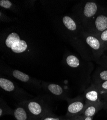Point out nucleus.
I'll use <instances>...</instances> for the list:
<instances>
[{
    "mask_svg": "<svg viewBox=\"0 0 107 120\" xmlns=\"http://www.w3.org/2000/svg\"><path fill=\"white\" fill-rule=\"evenodd\" d=\"M47 44L37 29L25 24L13 25L0 33L3 60L14 65L30 67L45 64L49 60Z\"/></svg>",
    "mask_w": 107,
    "mask_h": 120,
    "instance_id": "nucleus-1",
    "label": "nucleus"
},
{
    "mask_svg": "<svg viewBox=\"0 0 107 120\" xmlns=\"http://www.w3.org/2000/svg\"><path fill=\"white\" fill-rule=\"evenodd\" d=\"M53 25L57 33L86 61H95L91 51L87 46L83 38L85 29L81 23L73 14L54 17Z\"/></svg>",
    "mask_w": 107,
    "mask_h": 120,
    "instance_id": "nucleus-2",
    "label": "nucleus"
},
{
    "mask_svg": "<svg viewBox=\"0 0 107 120\" xmlns=\"http://www.w3.org/2000/svg\"><path fill=\"white\" fill-rule=\"evenodd\" d=\"M63 70L81 89L87 88L94 68L91 61H86L70 51L64 52L61 62Z\"/></svg>",
    "mask_w": 107,
    "mask_h": 120,
    "instance_id": "nucleus-3",
    "label": "nucleus"
},
{
    "mask_svg": "<svg viewBox=\"0 0 107 120\" xmlns=\"http://www.w3.org/2000/svg\"><path fill=\"white\" fill-rule=\"evenodd\" d=\"M104 8L95 1H81L72 9V14L79 20L83 27L95 17Z\"/></svg>",
    "mask_w": 107,
    "mask_h": 120,
    "instance_id": "nucleus-4",
    "label": "nucleus"
},
{
    "mask_svg": "<svg viewBox=\"0 0 107 120\" xmlns=\"http://www.w3.org/2000/svg\"><path fill=\"white\" fill-rule=\"evenodd\" d=\"M0 71L2 74L11 77L31 88L40 90L42 89L41 82L40 80L32 77L28 75L8 66L1 59L0 62Z\"/></svg>",
    "mask_w": 107,
    "mask_h": 120,
    "instance_id": "nucleus-5",
    "label": "nucleus"
},
{
    "mask_svg": "<svg viewBox=\"0 0 107 120\" xmlns=\"http://www.w3.org/2000/svg\"><path fill=\"white\" fill-rule=\"evenodd\" d=\"M45 98L41 97L32 98L21 102L33 118L41 120L46 114L52 112L49 102L45 99Z\"/></svg>",
    "mask_w": 107,
    "mask_h": 120,
    "instance_id": "nucleus-6",
    "label": "nucleus"
},
{
    "mask_svg": "<svg viewBox=\"0 0 107 120\" xmlns=\"http://www.w3.org/2000/svg\"><path fill=\"white\" fill-rule=\"evenodd\" d=\"M0 87L7 94L14 98L19 102H21L33 98V96L18 86L7 78L0 77Z\"/></svg>",
    "mask_w": 107,
    "mask_h": 120,
    "instance_id": "nucleus-7",
    "label": "nucleus"
},
{
    "mask_svg": "<svg viewBox=\"0 0 107 120\" xmlns=\"http://www.w3.org/2000/svg\"><path fill=\"white\" fill-rule=\"evenodd\" d=\"M87 32L97 35L107 29V8H104L84 27Z\"/></svg>",
    "mask_w": 107,
    "mask_h": 120,
    "instance_id": "nucleus-8",
    "label": "nucleus"
},
{
    "mask_svg": "<svg viewBox=\"0 0 107 120\" xmlns=\"http://www.w3.org/2000/svg\"><path fill=\"white\" fill-rule=\"evenodd\" d=\"M83 38L87 46L91 51L95 62H96L104 54L105 47L100 39L96 35L84 30Z\"/></svg>",
    "mask_w": 107,
    "mask_h": 120,
    "instance_id": "nucleus-9",
    "label": "nucleus"
},
{
    "mask_svg": "<svg viewBox=\"0 0 107 120\" xmlns=\"http://www.w3.org/2000/svg\"><path fill=\"white\" fill-rule=\"evenodd\" d=\"M42 89L52 98L67 101L69 98L68 91L63 86L57 84L42 81Z\"/></svg>",
    "mask_w": 107,
    "mask_h": 120,
    "instance_id": "nucleus-10",
    "label": "nucleus"
},
{
    "mask_svg": "<svg viewBox=\"0 0 107 120\" xmlns=\"http://www.w3.org/2000/svg\"><path fill=\"white\" fill-rule=\"evenodd\" d=\"M66 101L68 107L65 116L74 118L83 114L86 106L83 96H79L74 98H69Z\"/></svg>",
    "mask_w": 107,
    "mask_h": 120,
    "instance_id": "nucleus-11",
    "label": "nucleus"
},
{
    "mask_svg": "<svg viewBox=\"0 0 107 120\" xmlns=\"http://www.w3.org/2000/svg\"><path fill=\"white\" fill-rule=\"evenodd\" d=\"M83 97L86 104L98 103L104 101L98 87L93 83L85 90Z\"/></svg>",
    "mask_w": 107,
    "mask_h": 120,
    "instance_id": "nucleus-12",
    "label": "nucleus"
},
{
    "mask_svg": "<svg viewBox=\"0 0 107 120\" xmlns=\"http://www.w3.org/2000/svg\"><path fill=\"white\" fill-rule=\"evenodd\" d=\"M107 105V102L104 101L96 103L86 104L85 109L82 115H83L84 117H94L100 110L105 109Z\"/></svg>",
    "mask_w": 107,
    "mask_h": 120,
    "instance_id": "nucleus-13",
    "label": "nucleus"
},
{
    "mask_svg": "<svg viewBox=\"0 0 107 120\" xmlns=\"http://www.w3.org/2000/svg\"><path fill=\"white\" fill-rule=\"evenodd\" d=\"M0 7L3 9L11 11L19 16H23L24 15L22 8L16 2H13L9 0H1Z\"/></svg>",
    "mask_w": 107,
    "mask_h": 120,
    "instance_id": "nucleus-14",
    "label": "nucleus"
},
{
    "mask_svg": "<svg viewBox=\"0 0 107 120\" xmlns=\"http://www.w3.org/2000/svg\"><path fill=\"white\" fill-rule=\"evenodd\" d=\"M15 120H30L33 118L29 113L26 108L22 102H19L14 109L13 116Z\"/></svg>",
    "mask_w": 107,
    "mask_h": 120,
    "instance_id": "nucleus-15",
    "label": "nucleus"
},
{
    "mask_svg": "<svg viewBox=\"0 0 107 120\" xmlns=\"http://www.w3.org/2000/svg\"><path fill=\"white\" fill-rule=\"evenodd\" d=\"M92 78V83L95 85H98L107 81V69L100 66L95 71Z\"/></svg>",
    "mask_w": 107,
    "mask_h": 120,
    "instance_id": "nucleus-16",
    "label": "nucleus"
},
{
    "mask_svg": "<svg viewBox=\"0 0 107 120\" xmlns=\"http://www.w3.org/2000/svg\"><path fill=\"white\" fill-rule=\"evenodd\" d=\"M41 3L45 10L48 13L61 11L62 9H63L64 7V2L62 1L51 2L42 1H41Z\"/></svg>",
    "mask_w": 107,
    "mask_h": 120,
    "instance_id": "nucleus-17",
    "label": "nucleus"
},
{
    "mask_svg": "<svg viewBox=\"0 0 107 120\" xmlns=\"http://www.w3.org/2000/svg\"><path fill=\"white\" fill-rule=\"evenodd\" d=\"M14 110L9 106L6 101L2 98H0V117L10 115L13 116Z\"/></svg>",
    "mask_w": 107,
    "mask_h": 120,
    "instance_id": "nucleus-18",
    "label": "nucleus"
},
{
    "mask_svg": "<svg viewBox=\"0 0 107 120\" xmlns=\"http://www.w3.org/2000/svg\"><path fill=\"white\" fill-rule=\"evenodd\" d=\"M74 118H68L65 115L64 116H59L52 112L44 115L41 118V120H72Z\"/></svg>",
    "mask_w": 107,
    "mask_h": 120,
    "instance_id": "nucleus-19",
    "label": "nucleus"
},
{
    "mask_svg": "<svg viewBox=\"0 0 107 120\" xmlns=\"http://www.w3.org/2000/svg\"><path fill=\"white\" fill-rule=\"evenodd\" d=\"M95 85L98 87L103 101L107 102V81Z\"/></svg>",
    "mask_w": 107,
    "mask_h": 120,
    "instance_id": "nucleus-20",
    "label": "nucleus"
},
{
    "mask_svg": "<svg viewBox=\"0 0 107 120\" xmlns=\"http://www.w3.org/2000/svg\"><path fill=\"white\" fill-rule=\"evenodd\" d=\"M17 20L15 18H11L9 16L7 15L2 10V9L0 10V21L3 23H8L15 21Z\"/></svg>",
    "mask_w": 107,
    "mask_h": 120,
    "instance_id": "nucleus-21",
    "label": "nucleus"
},
{
    "mask_svg": "<svg viewBox=\"0 0 107 120\" xmlns=\"http://www.w3.org/2000/svg\"><path fill=\"white\" fill-rule=\"evenodd\" d=\"M17 3H19V5L21 7L23 6L24 8L31 9L34 8L36 1H31V0H30V1H25L22 2H19Z\"/></svg>",
    "mask_w": 107,
    "mask_h": 120,
    "instance_id": "nucleus-22",
    "label": "nucleus"
},
{
    "mask_svg": "<svg viewBox=\"0 0 107 120\" xmlns=\"http://www.w3.org/2000/svg\"><path fill=\"white\" fill-rule=\"evenodd\" d=\"M96 35L98 37L105 47L107 45V29Z\"/></svg>",
    "mask_w": 107,
    "mask_h": 120,
    "instance_id": "nucleus-23",
    "label": "nucleus"
},
{
    "mask_svg": "<svg viewBox=\"0 0 107 120\" xmlns=\"http://www.w3.org/2000/svg\"><path fill=\"white\" fill-rule=\"evenodd\" d=\"M96 63L100 66L107 69V55L104 54Z\"/></svg>",
    "mask_w": 107,
    "mask_h": 120,
    "instance_id": "nucleus-24",
    "label": "nucleus"
},
{
    "mask_svg": "<svg viewBox=\"0 0 107 120\" xmlns=\"http://www.w3.org/2000/svg\"><path fill=\"white\" fill-rule=\"evenodd\" d=\"M84 116L82 115L77 116L76 117H74L72 120H84Z\"/></svg>",
    "mask_w": 107,
    "mask_h": 120,
    "instance_id": "nucleus-25",
    "label": "nucleus"
},
{
    "mask_svg": "<svg viewBox=\"0 0 107 120\" xmlns=\"http://www.w3.org/2000/svg\"><path fill=\"white\" fill-rule=\"evenodd\" d=\"M93 117H84V120H93Z\"/></svg>",
    "mask_w": 107,
    "mask_h": 120,
    "instance_id": "nucleus-26",
    "label": "nucleus"
},
{
    "mask_svg": "<svg viewBox=\"0 0 107 120\" xmlns=\"http://www.w3.org/2000/svg\"><path fill=\"white\" fill-rule=\"evenodd\" d=\"M106 52L107 53V45L105 47V52H104V53H105ZM106 55H107V54H106Z\"/></svg>",
    "mask_w": 107,
    "mask_h": 120,
    "instance_id": "nucleus-27",
    "label": "nucleus"
},
{
    "mask_svg": "<svg viewBox=\"0 0 107 120\" xmlns=\"http://www.w3.org/2000/svg\"><path fill=\"white\" fill-rule=\"evenodd\" d=\"M30 120H38V119H31Z\"/></svg>",
    "mask_w": 107,
    "mask_h": 120,
    "instance_id": "nucleus-28",
    "label": "nucleus"
},
{
    "mask_svg": "<svg viewBox=\"0 0 107 120\" xmlns=\"http://www.w3.org/2000/svg\"><path fill=\"white\" fill-rule=\"evenodd\" d=\"M105 109H107V105L106 106V107H105Z\"/></svg>",
    "mask_w": 107,
    "mask_h": 120,
    "instance_id": "nucleus-29",
    "label": "nucleus"
}]
</instances>
